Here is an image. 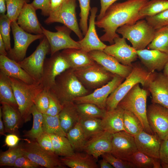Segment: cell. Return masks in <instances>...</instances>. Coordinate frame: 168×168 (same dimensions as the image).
Returning <instances> with one entry per match:
<instances>
[{"instance_id": "obj_1", "label": "cell", "mask_w": 168, "mask_h": 168, "mask_svg": "<svg viewBox=\"0 0 168 168\" xmlns=\"http://www.w3.org/2000/svg\"><path fill=\"white\" fill-rule=\"evenodd\" d=\"M149 0H128L114 3L107 10L104 16L95 21L96 26L102 28L105 33L100 38L102 42L114 43V39L119 36L116 30L126 24H133L142 19L139 12Z\"/></svg>"}, {"instance_id": "obj_48", "label": "cell", "mask_w": 168, "mask_h": 168, "mask_svg": "<svg viewBox=\"0 0 168 168\" xmlns=\"http://www.w3.org/2000/svg\"><path fill=\"white\" fill-rule=\"evenodd\" d=\"M114 168H135L136 166L131 162L118 158L111 153H105L101 156Z\"/></svg>"}, {"instance_id": "obj_7", "label": "cell", "mask_w": 168, "mask_h": 168, "mask_svg": "<svg viewBox=\"0 0 168 168\" xmlns=\"http://www.w3.org/2000/svg\"><path fill=\"white\" fill-rule=\"evenodd\" d=\"M21 145L23 155L41 166L47 168L65 167L58 156L42 147L36 140H27Z\"/></svg>"}, {"instance_id": "obj_41", "label": "cell", "mask_w": 168, "mask_h": 168, "mask_svg": "<svg viewBox=\"0 0 168 168\" xmlns=\"http://www.w3.org/2000/svg\"><path fill=\"white\" fill-rule=\"evenodd\" d=\"M101 121L98 118L80 119L79 122L88 139L104 131Z\"/></svg>"}, {"instance_id": "obj_43", "label": "cell", "mask_w": 168, "mask_h": 168, "mask_svg": "<svg viewBox=\"0 0 168 168\" xmlns=\"http://www.w3.org/2000/svg\"><path fill=\"white\" fill-rule=\"evenodd\" d=\"M30 0H6V15L11 22L16 21L23 7Z\"/></svg>"}, {"instance_id": "obj_47", "label": "cell", "mask_w": 168, "mask_h": 168, "mask_svg": "<svg viewBox=\"0 0 168 168\" xmlns=\"http://www.w3.org/2000/svg\"><path fill=\"white\" fill-rule=\"evenodd\" d=\"M48 91L43 89L38 94L34 100V104L37 110L43 114H45L49 107Z\"/></svg>"}, {"instance_id": "obj_34", "label": "cell", "mask_w": 168, "mask_h": 168, "mask_svg": "<svg viewBox=\"0 0 168 168\" xmlns=\"http://www.w3.org/2000/svg\"><path fill=\"white\" fill-rule=\"evenodd\" d=\"M54 153L58 156H66L75 153L67 138L64 136L49 134Z\"/></svg>"}, {"instance_id": "obj_35", "label": "cell", "mask_w": 168, "mask_h": 168, "mask_svg": "<svg viewBox=\"0 0 168 168\" xmlns=\"http://www.w3.org/2000/svg\"><path fill=\"white\" fill-rule=\"evenodd\" d=\"M147 46L148 49H157L168 54V26L156 30L153 39Z\"/></svg>"}, {"instance_id": "obj_58", "label": "cell", "mask_w": 168, "mask_h": 168, "mask_svg": "<svg viewBox=\"0 0 168 168\" xmlns=\"http://www.w3.org/2000/svg\"><path fill=\"white\" fill-rule=\"evenodd\" d=\"M99 164L100 168H114L110 163L103 158L100 160Z\"/></svg>"}, {"instance_id": "obj_49", "label": "cell", "mask_w": 168, "mask_h": 168, "mask_svg": "<svg viewBox=\"0 0 168 168\" xmlns=\"http://www.w3.org/2000/svg\"><path fill=\"white\" fill-rule=\"evenodd\" d=\"M49 103L48 109L44 114L50 116L58 115L61 110L63 105L56 96L51 92L48 91Z\"/></svg>"}, {"instance_id": "obj_57", "label": "cell", "mask_w": 168, "mask_h": 168, "mask_svg": "<svg viewBox=\"0 0 168 168\" xmlns=\"http://www.w3.org/2000/svg\"><path fill=\"white\" fill-rule=\"evenodd\" d=\"M0 54L1 55L7 56L8 53L5 45L1 36L0 35Z\"/></svg>"}, {"instance_id": "obj_9", "label": "cell", "mask_w": 168, "mask_h": 168, "mask_svg": "<svg viewBox=\"0 0 168 168\" xmlns=\"http://www.w3.org/2000/svg\"><path fill=\"white\" fill-rule=\"evenodd\" d=\"M49 53L50 45L44 36L35 50L30 56L17 63L36 82L40 83L46 56Z\"/></svg>"}, {"instance_id": "obj_54", "label": "cell", "mask_w": 168, "mask_h": 168, "mask_svg": "<svg viewBox=\"0 0 168 168\" xmlns=\"http://www.w3.org/2000/svg\"><path fill=\"white\" fill-rule=\"evenodd\" d=\"M100 9L99 14L97 16V20L101 19L104 15L108 8L118 0H100Z\"/></svg>"}, {"instance_id": "obj_10", "label": "cell", "mask_w": 168, "mask_h": 168, "mask_svg": "<svg viewBox=\"0 0 168 168\" xmlns=\"http://www.w3.org/2000/svg\"><path fill=\"white\" fill-rule=\"evenodd\" d=\"M76 0H67L57 10L51 13L44 22L47 24L61 23L70 29L81 40L83 35L77 18Z\"/></svg>"}, {"instance_id": "obj_40", "label": "cell", "mask_w": 168, "mask_h": 168, "mask_svg": "<svg viewBox=\"0 0 168 168\" xmlns=\"http://www.w3.org/2000/svg\"><path fill=\"white\" fill-rule=\"evenodd\" d=\"M168 9V0H151L141 9L139 14L143 18L155 15Z\"/></svg>"}, {"instance_id": "obj_25", "label": "cell", "mask_w": 168, "mask_h": 168, "mask_svg": "<svg viewBox=\"0 0 168 168\" xmlns=\"http://www.w3.org/2000/svg\"><path fill=\"white\" fill-rule=\"evenodd\" d=\"M0 72L7 77L19 79L28 84L36 82L17 62L7 56L0 55Z\"/></svg>"}, {"instance_id": "obj_55", "label": "cell", "mask_w": 168, "mask_h": 168, "mask_svg": "<svg viewBox=\"0 0 168 168\" xmlns=\"http://www.w3.org/2000/svg\"><path fill=\"white\" fill-rule=\"evenodd\" d=\"M19 138L16 134L11 133L6 135L5 142V144L9 147L16 146L20 140Z\"/></svg>"}, {"instance_id": "obj_31", "label": "cell", "mask_w": 168, "mask_h": 168, "mask_svg": "<svg viewBox=\"0 0 168 168\" xmlns=\"http://www.w3.org/2000/svg\"><path fill=\"white\" fill-rule=\"evenodd\" d=\"M0 102L18 109L12 85L7 76L0 72Z\"/></svg>"}, {"instance_id": "obj_3", "label": "cell", "mask_w": 168, "mask_h": 168, "mask_svg": "<svg viewBox=\"0 0 168 168\" xmlns=\"http://www.w3.org/2000/svg\"><path fill=\"white\" fill-rule=\"evenodd\" d=\"M8 77L23 121L27 122L31 119V110L35 99L43 90V86L40 83L36 82L29 84L19 79Z\"/></svg>"}, {"instance_id": "obj_5", "label": "cell", "mask_w": 168, "mask_h": 168, "mask_svg": "<svg viewBox=\"0 0 168 168\" xmlns=\"http://www.w3.org/2000/svg\"><path fill=\"white\" fill-rule=\"evenodd\" d=\"M148 90L141 88L138 83L126 94L118 106L124 110L129 111L135 114L140 121L143 130L150 134L154 133L148 123L147 115V100Z\"/></svg>"}, {"instance_id": "obj_53", "label": "cell", "mask_w": 168, "mask_h": 168, "mask_svg": "<svg viewBox=\"0 0 168 168\" xmlns=\"http://www.w3.org/2000/svg\"><path fill=\"white\" fill-rule=\"evenodd\" d=\"M161 162L168 164V136L161 140L159 152Z\"/></svg>"}, {"instance_id": "obj_56", "label": "cell", "mask_w": 168, "mask_h": 168, "mask_svg": "<svg viewBox=\"0 0 168 168\" xmlns=\"http://www.w3.org/2000/svg\"><path fill=\"white\" fill-rule=\"evenodd\" d=\"M66 0H50L51 13L57 10Z\"/></svg>"}, {"instance_id": "obj_17", "label": "cell", "mask_w": 168, "mask_h": 168, "mask_svg": "<svg viewBox=\"0 0 168 168\" xmlns=\"http://www.w3.org/2000/svg\"><path fill=\"white\" fill-rule=\"evenodd\" d=\"M114 43L106 46L103 51L113 57L121 63L132 66L133 62L138 57L137 50L128 45L125 39L119 36L115 37Z\"/></svg>"}, {"instance_id": "obj_11", "label": "cell", "mask_w": 168, "mask_h": 168, "mask_svg": "<svg viewBox=\"0 0 168 168\" xmlns=\"http://www.w3.org/2000/svg\"><path fill=\"white\" fill-rule=\"evenodd\" d=\"M11 27L14 45L7 52V56L10 59L18 62L26 58L27 50L30 45L35 40L42 39L44 35L43 34L33 35L26 32L19 26L16 21L12 22Z\"/></svg>"}, {"instance_id": "obj_36", "label": "cell", "mask_w": 168, "mask_h": 168, "mask_svg": "<svg viewBox=\"0 0 168 168\" xmlns=\"http://www.w3.org/2000/svg\"><path fill=\"white\" fill-rule=\"evenodd\" d=\"M76 104L80 119L102 118L106 111V110L101 109L91 103H83Z\"/></svg>"}, {"instance_id": "obj_13", "label": "cell", "mask_w": 168, "mask_h": 168, "mask_svg": "<svg viewBox=\"0 0 168 168\" xmlns=\"http://www.w3.org/2000/svg\"><path fill=\"white\" fill-rule=\"evenodd\" d=\"M70 68L61 52L58 51L49 58H46L40 83L43 89L49 91L54 85L56 77Z\"/></svg>"}, {"instance_id": "obj_20", "label": "cell", "mask_w": 168, "mask_h": 168, "mask_svg": "<svg viewBox=\"0 0 168 168\" xmlns=\"http://www.w3.org/2000/svg\"><path fill=\"white\" fill-rule=\"evenodd\" d=\"M113 134L103 131L88 139L83 151L97 160L103 154L110 152Z\"/></svg>"}, {"instance_id": "obj_6", "label": "cell", "mask_w": 168, "mask_h": 168, "mask_svg": "<svg viewBox=\"0 0 168 168\" xmlns=\"http://www.w3.org/2000/svg\"><path fill=\"white\" fill-rule=\"evenodd\" d=\"M156 30L146 20H140L133 24H126L119 28L116 32L127 39L136 50L145 49L152 42Z\"/></svg>"}, {"instance_id": "obj_21", "label": "cell", "mask_w": 168, "mask_h": 168, "mask_svg": "<svg viewBox=\"0 0 168 168\" xmlns=\"http://www.w3.org/2000/svg\"><path fill=\"white\" fill-rule=\"evenodd\" d=\"M97 10L96 7L91 8L87 31L83 39L78 41L81 49L88 53L96 50L103 51L107 46L99 38L96 33L95 22Z\"/></svg>"}, {"instance_id": "obj_19", "label": "cell", "mask_w": 168, "mask_h": 168, "mask_svg": "<svg viewBox=\"0 0 168 168\" xmlns=\"http://www.w3.org/2000/svg\"><path fill=\"white\" fill-rule=\"evenodd\" d=\"M90 57L112 73L125 78L130 73L132 66L125 65L103 51L96 50L88 53Z\"/></svg>"}, {"instance_id": "obj_44", "label": "cell", "mask_w": 168, "mask_h": 168, "mask_svg": "<svg viewBox=\"0 0 168 168\" xmlns=\"http://www.w3.org/2000/svg\"><path fill=\"white\" fill-rule=\"evenodd\" d=\"M11 21L6 14H0V35L8 52L12 49L10 43V31Z\"/></svg>"}, {"instance_id": "obj_51", "label": "cell", "mask_w": 168, "mask_h": 168, "mask_svg": "<svg viewBox=\"0 0 168 168\" xmlns=\"http://www.w3.org/2000/svg\"><path fill=\"white\" fill-rule=\"evenodd\" d=\"M13 167L18 168H37L41 166L23 155L16 159Z\"/></svg>"}, {"instance_id": "obj_15", "label": "cell", "mask_w": 168, "mask_h": 168, "mask_svg": "<svg viewBox=\"0 0 168 168\" xmlns=\"http://www.w3.org/2000/svg\"><path fill=\"white\" fill-rule=\"evenodd\" d=\"M147 115L150 127L161 140L168 136V108L152 103L147 109Z\"/></svg>"}, {"instance_id": "obj_26", "label": "cell", "mask_w": 168, "mask_h": 168, "mask_svg": "<svg viewBox=\"0 0 168 168\" xmlns=\"http://www.w3.org/2000/svg\"><path fill=\"white\" fill-rule=\"evenodd\" d=\"M124 110L117 106L115 108L107 110L101 118V123L104 131L112 134L124 131L123 124Z\"/></svg>"}, {"instance_id": "obj_52", "label": "cell", "mask_w": 168, "mask_h": 168, "mask_svg": "<svg viewBox=\"0 0 168 168\" xmlns=\"http://www.w3.org/2000/svg\"><path fill=\"white\" fill-rule=\"evenodd\" d=\"M36 140L39 145L44 149L54 152L51 138L49 133L44 132Z\"/></svg>"}, {"instance_id": "obj_8", "label": "cell", "mask_w": 168, "mask_h": 168, "mask_svg": "<svg viewBox=\"0 0 168 168\" xmlns=\"http://www.w3.org/2000/svg\"><path fill=\"white\" fill-rule=\"evenodd\" d=\"M74 72L80 81L88 90H95L103 86L110 81L115 75L96 62L91 65L75 70Z\"/></svg>"}, {"instance_id": "obj_18", "label": "cell", "mask_w": 168, "mask_h": 168, "mask_svg": "<svg viewBox=\"0 0 168 168\" xmlns=\"http://www.w3.org/2000/svg\"><path fill=\"white\" fill-rule=\"evenodd\" d=\"M138 151L134 137L124 131L113 134L110 153L114 156L129 161L130 156Z\"/></svg>"}, {"instance_id": "obj_2", "label": "cell", "mask_w": 168, "mask_h": 168, "mask_svg": "<svg viewBox=\"0 0 168 168\" xmlns=\"http://www.w3.org/2000/svg\"><path fill=\"white\" fill-rule=\"evenodd\" d=\"M57 97L61 104L73 101L77 98L89 94L78 79L74 70L70 68L56 78L54 85L49 90Z\"/></svg>"}, {"instance_id": "obj_50", "label": "cell", "mask_w": 168, "mask_h": 168, "mask_svg": "<svg viewBox=\"0 0 168 168\" xmlns=\"http://www.w3.org/2000/svg\"><path fill=\"white\" fill-rule=\"evenodd\" d=\"M36 10L40 9L41 14L44 16H49L51 11L50 0H33L31 3Z\"/></svg>"}, {"instance_id": "obj_32", "label": "cell", "mask_w": 168, "mask_h": 168, "mask_svg": "<svg viewBox=\"0 0 168 168\" xmlns=\"http://www.w3.org/2000/svg\"><path fill=\"white\" fill-rule=\"evenodd\" d=\"M128 161L133 164L136 168H162L159 159L149 156L138 150L130 156Z\"/></svg>"}, {"instance_id": "obj_27", "label": "cell", "mask_w": 168, "mask_h": 168, "mask_svg": "<svg viewBox=\"0 0 168 168\" xmlns=\"http://www.w3.org/2000/svg\"><path fill=\"white\" fill-rule=\"evenodd\" d=\"M70 65L75 70L85 67L95 63L88 53L81 49L71 48L64 49L61 52Z\"/></svg>"}, {"instance_id": "obj_30", "label": "cell", "mask_w": 168, "mask_h": 168, "mask_svg": "<svg viewBox=\"0 0 168 168\" xmlns=\"http://www.w3.org/2000/svg\"><path fill=\"white\" fill-rule=\"evenodd\" d=\"M62 163L71 168H97L96 160L86 153H75L70 156L60 157Z\"/></svg>"}, {"instance_id": "obj_24", "label": "cell", "mask_w": 168, "mask_h": 168, "mask_svg": "<svg viewBox=\"0 0 168 168\" xmlns=\"http://www.w3.org/2000/svg\"><path fill=\"white\" fill-rule=\"evenodd\" d=\"M134 138L138 151L152 157L159 159L161 139L157 134H150L143 130Z\"/></svg>"}, {"instance_id": "obj_4", "label": "cell", "mask_w": 168, "mask_h": 168, "mask_svg": "<svg viewBox=\"0 0 168 168\" xmlns=\"http://www.w3.org/2000/svg\"><path fill=\"white\" fill-rule=\"evenodd\" d=\"M151 72L139 63L133 64V69L129 75L109 95L106 102V110L116 108L118 104L136 84H141L146 89Z\"/></svg>"}, {"instance_id": "obj_46", "label": "cell", "mask_w": 168, "mask_h": 168, "mask_svg": "<svg viewBox=\"0 0 168 168\" xmlns=\"http://www.w3.org/2000/svg\"><path fill=\"white\" fill-rule=\"evenodd\" d=\"M146 20L155 30L168 26V9L155 15L147 16Z\"/></svg>"}, {"instance_id": "obj_22", "label": "cell", "mask_w": 168, "mask_h": 168, "mask_svg": "<svg viewBox=\"0 0 168 168\" xmlns=\"http://www.w3.org/2000/svg\"><path fill=\"white\" fill-rule=\"evenodd\" d=\"M137 52L142 63L150 72L161 71L168 61V54L157 49H145Z\"/></svg>"}, {"instance_id": "obj_59", "label": "cell", "mask_w": 168, "mask_h": 168, "mask_svg": "<svg viewBox=\"0 0 168 168\" xmlns=\"http://www.w3.org/2000/svg\"><path fill=\"white\" fill-rule=\"evenodd\" d=\"M5 127L2 117V111L1 108L0 107V134L1 135H5Z\"/></svg>"}, {"instance_id": "obj_39", "label": "cell", "mask_w": 168, "mask_h": 168, "mask_svg": "<svg viewBox=\"0 0 168 168\" xmlns=\"http://www.w3.org/2000/svg\"><path fill=\"white\" fill-rule=\"evenodd\" d=\"M43 128L44 132L67 137V134L61 126L58 114L50 116L43 114Z\"/></svg>"}, {"instance_id": "obj_45", "label": "cell", "mask_w": 168, "mask_h": 168, "mask_svg": "<svg viewBox=\"0 0 168 168\" xmlns=\"http://www.w3.org/2000/svg\"><path fill=\"white\" fill-rule=\"evenodd\" d=\"M79 2L80 9V17L79 26L83 36H84L88 29V20L91 8L90 0H77Z\"/></svg>"}, {"instance_id": "obj_12", "label": "cell", "mask_w": 168, "mask_h": 168, "mask_svg": "<svg viewBox=\"0 0 168 168\" xmlns=\"http://www.w3.org/2000/svg\"><path fill=\"white\" fill-rule=\"evenodd\" d=\"M43 34L49 43L51 56L60 50L71 48L81 49L78 41L72 39L70 35L72 30L65 25L57 26L56 32H53L42 26Z\"/></svg>"}, {"instance_id": "obj_29", "label": "cell", "mask_w": 168, "mask_h": 168, "mask_svg": "<svg viewBox=\"0 0 168 168\" xmlns=\"http://www.w3.org/2000/svg\"><path fill=\"white\" fill-rule=\"evenodd\" d=\"M62 109L58 114L62 128L67 134L80 120L76 104L73 101L62 104Z\"/></svg>"}, {"instance_id": "obj_16", "label": "cell", "mask_w": 168, "mask_h": 168, "mask_svg": "<svg viewBox=\"0 0 168 168\" xmlns=\"http://www.w3.org/2000/svg\"><path fill=\"white\" fill-rule=\"evenodd\" d=\"M146 89L152 95V103L168 108V79L163 73L152 72Z\"/></svg>"}, {"instance_id": "obj_38", "label": "cell", "mask_w": 168, "mask_h": 168, "mask_svg": "<svg viewBox=\"0 0 168 168\" xmlns=\"http://www.w3.org/2000/svg\"><path fill=\"white\" fill-rule=\"evenodd\" d=\"M31 114L33 117V125L30 130L26 132L24 136L30 140H36L44 132L43 114L38 111L34 104L32 108Z\"/></svg>"}, {"instance_id": "obj_42", "label": "cell", "mask_w": 168, "mask_h": 168, "mask_svg": "<svg viewBox=\"0 0 168 168\" xmlns=\"http://www.w3.org/2000/svg\"><path fill=\"white\" fill-rule=\"evenodd\" d=\"M23 155V154L21 150V144L17 145L13 147H9L8 150L0 153V166L13 167L16 159Z\"/></svg>"}, {"instance_id": "obj_60", "label": "cell", "mask_w": 168, "mask_h": 168, "mask_svg": "<svg viewBox=\"0 0 168 168\" xmlns=\"http://www.w3.org/2000/svg\"><path fill=\"white\" fill-rule=\"evenodd\" d=\"M7 11L6 0H0V14H5Z\"/></svg>"}, {"instance_id": "obj_61", "label": "cell", "mask_w": 168, "mask_h": 168, "mask_svg": "<svg viewBox=\"0 0 168 168\" xmlns=\"http://www.w3.org/2000/svg\"><path fill=\"white\" fill-rule=\"evenodd\" d=\"M163 70V74L168 79V61L165 65Z\"/></svg>"}, {"instance_id": "obj_14", "label": "cell", "mask_w": 168, "mask_h": 168, "mask_svg": "<svg viewBox=\"0 0 168 168\" xmlns=\"http://www.w3.org/2000/svg\"><path fill=\"white\" fill-rule=\"evenodd\" d=\"M125 79L115 75L113 78L105 85L95 89L91 93L76 98L73 102L76 104L91 103L101 109L106 110V102L109 96Z\"/></svg>"}, {"instance_id": "obj_28", "label": "cell", "mask_w": 168, "mask_h": 168, "mask_svg": "<svg viewBox=\"0 0 168 168\" xmlns=\"http://www.w3.org/2000/svg\"><path fill=\"white\" fill-rule=\"evenodd\" d=\"M1 104L2 117L5 132L15 133L17 131L23 121L19 110L6 103Z\"/></svg>"}, {"instance_id": "obj_37", "label": "cell", "mask_w": 168, "mask_h": 168, "mask_svg": "<svg viewBox=\"0 0 168 168\" xmlns=\"http://www.w3.org/2000/svg\"><path fill=\"white\" fill-rule=\"evenodd\" d=\"M123 124L124 131L134 137L144 130L140 121L129 111L124 110Z\"/></svg>"}, {"instance_id": "obj_23", "label": "cell", "mask_w": 168, "mask_h": 168, "mask_svg": "<svg viewBox=\"0 0 168 168\" xmlns=\"http://www.w3.org/2000/svg\"><path fill=\"white\" fill-rule=\"evenodd\" d=\"M36 11L31 3H26L21 11L16 22L22 29L28 33L42 34V26L38 20Z\"/></svg>"}, {"instance_id": "obj_33", "label": "cell", "mask_w": 168, "mask_h": 168, "mask_svg": "<svg viewBox=\"0 0 168 168\" xmlns=\"http://www.w3.org/2000/svg\"><path fill=\"white\" fill-rule=\"evenodd\" d=\"M67 137L74 151L83 150L88 140L79 122L67 133Z\"/></svg>"}]
</instances>
